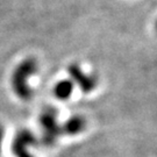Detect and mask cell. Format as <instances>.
Returning <instances> with one entry per match:
<instances>
[{
	"mask_svg": "<svg viewBox=\"0 0 157 157\" xmlns=\"http://www.w3.org/2000/svg\"><path fill=\"white\" fill-rule=\"evenodd\" d=\"M37 70V63L34 58H26L20 63L12 76V86L15 94L22 99L29 100L33 97V90L28 85L29 77L34 75Z\"/></svg>",
	"mask_w": 157,
	"mask_h": 157,
	"instance_id": "cell-1",
	"label": "cell"
},
{
	"mask_svg": "<svg viewBox=\"0 0 157 157\" xmlns=\"http://www.w3.org/2000/svg\"><path fill=\"white\" fill-rule=\"evenodd\" d=\"M40 124L44 144L52 146L62 134V124H58L56 109L52 107H47L40 115Z\"/></svg>",
	"mask_w": 157,
	"mask_h": 157,
	"instance_id": "cell-2",
	"label": "cell"
},
{
	"mask_svg": "<svg viewBox=\"0 0 157 157\" xmlns=\"http://www.w3.org/2000/svg\"><path fill=\"white\" fill-rule=\"evenodd\" d=\"M35 143H36L35 135L30 130L22 129L15 135L12 144V150L15 157H33L29 152V148Z\"/></svg>",
	"mask_w": 157,
	"mask_h": 157,
	"instance_id": "cell-3",
	"label": "cell"
},
{
	"mask_svg": "<svg viewBox=\"0 0 157 157\" xmlns=\"http://www.w3.org/2000/svg\"><path fill=\"white\" fill-rule=\"evenodd\" d=\"M67 71L71 77V82L78 85L79 89L84 93H89L94 90L95 85H97V78L93 75L85 73L77 64H71L67 69Z\"/></svg>",
	"mask_w": 157,
	"mask_h": 157,
	"instance_id": "cell-4",
	"label": "cell"
},
{
	"mask_svg": "<svg viewBox=\"0 0 157 157\" xmlns=\"http://www.w3.org/2000/svg\"><path fill=\"white\" fill-rule=\"evenodd\" d=\"M85 128V119L80 115H75L67 120V122L62 124V134L77 135Z\"/></svg>",
	"mask_w": 157,
	"mask_h": 157,
	"instance_id": "cell-5",
	"label": "cell"
},
{
	"mask_svg": "<svg viewBox=\"0 0 157 157\" xmlns=\"http://www.w3.org/2000/svg\"><path fill=\"white\" fill-rule=\"evenodd\" d=\"M73 92V83L71 80H61L54 87V94L59 100H67Z\"/></svg>",
	"mask_w": 157,
	"mask_h": 157,
	"instance_id": "cell-6",
	"label": "cell"
},
{
	"mask_svg": "<svg viewBox=\"0 0 157 157\" xmlns=\"http://www.w3.org/2000/svg\"><path fill=\"white\" fill-rule=\"evenodd\" d=\"M2 139H4V128L0 124V151H1V144H2Z\"/></svg>",
	"mask_w": 157,
	"mask_h": 157,
	"instance_id": "cell-7",
	"label": "cell"
}]
</instances>
